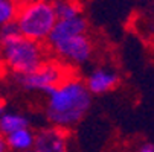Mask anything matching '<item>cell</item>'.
Here are the masks:
<instances>
[{
    "label": "cell",
    "mask_w": 154,
    "mask_h": 152,
    "mask_svg": "<svg viewBox=\"0 0 154 152\" xmlns=\"http://www.w3.org/2000/svg\"><path fill=\"white\" fill-rule=\"evenodd\" d=\"M70 76L61 61H45L41 66L29 73L17 75V82L28 91H41L48 94L57 84Z\"/></svg>",
    "instance_id": "4"
},
{
    "label": "cell",
    "mask_w": 154,
    "mask_h": 152,
    "mask_svg": "<svg viewBox=\"0 0 154 152\" xmlns=\"http://www.w3.org/2000/svg\"><path fill=\"white\" fill-rule=\"evenodd\" d=\"M20 3L17 0H0V26L15 20Z\"/></svg>",
    "instance_id": "12"
},
{
    "label": "cell",
    "mask_w": 154,
    "mask_h": 152,
    "mask_svg": "<svg viewBox=\"0 0 154 152\" xmlns=\"http://www.w3.org/2000/svg\"><path fill=\"white\" fill-rule=\"evenodd\" d=\"M8 149L11 151H31L34 148V137L35 134L29 129V126L17 129V131L5 136Z\"/></svg>",
    "instance_id": "9"
},
{
    "label": "cell",
    "mask_w": 154,
    "mask_h": 152,
    "mask_svg": "<svg viewBox=\"0 0 154 152\" xmlns=\"http://www.w3.org/2000/svg\"><path fill=\"white\" fill-rule=\"evenodd\" d=\"M69 134L67 129L51 126L40 129L34 137V151L37 152H64L67 151Z\"/></svg>",
    "instance_id": "6"
},
{
    "label": "cell",
    "mask_w": 154,
    "mask_h": 152,
    "mask_svg": "<svg viewBox=\"0 0 154 152\" xmlns=\"http://www.w3.org/2000/svg\"><path fill=\"white\" fill-rule=\"evenodd\" d=\"M57 20L51 0H28L20 5L15 23L23 37L45 43Z\"/></svg>",
    "instance_id": "3"
},
{
    "label": "cell",
    "mask_w": 154,
    "mask_h": 152,
    "mask_svg": "<svg viewBox=\"0 0 154 152\" xmlns=\"http://www.w3.org/2000/svg\"><path fill=\"white\" fill-rule=\"evenodd\" d=\"M0 58L11 72L15 75H25L48 61V50L41 41L18 34L0 41Z\"/></svg>",
    "instance_id": "2"
},
{
    "label": "cell",
    "mask_w": 154,
    "mask_h": 152,
    "mask_svg": "<svg viewBox=\"0 0 154 152\" xmlns=\"http://www.w3.org/2000/svg\"><path fill=\"white\" fill-rule=\"evenodd\" d=\"M85 32H87V21L82 15H76L70 18H58L55 21L51 34L46 38V43H48V46H51L60 40L69 38L78 34H85Z\"/></svg>",
    "instance_id": "7"
},
{
    "label": "cell",
    "mask_w": 154,
    "mask_h": 152,
    "mask_svg": "<svg viewBox=\"0 0 154 152\" xmlns=\"http://www.w3.org/2000/svg\"><path fill=\"white\" fill-rule=\"evenodd\" d=\"M140 152H154V145L152 143H143L140 148H139Z\"/></svg>",
    "instance_id": "14"
},
{
    "label": "cell",
    "mask_w": 154,
    "mask_h": 152,
    "mask_svg": "<svg viewBox=\"0 0 154 152\" xmlns=\"http://www.w3.org/2000/svg\"><path fill=\"white\" fill-rule=\"evenodd\" d=\"M49 49L61 62H66L69 66H82L89 62L93 55V43L85 32L60 40L51 44Z\"/></svg>",
    "instance_id": "5"
},
{
    "label": "cell",
    "mask_w": 154,
    "mask_h": 152,
    "mask_svg": "<svg viewBox=\"0 0 154 152\" xmlns=\"http://www.w3.org/2000/svg\"><path fill=\"white\" fill-rule=\"evenodd\" d=\"M18 34H20V31L17 28L15 20L9 21V23H5L3 26H0V41L6 40V38H11V37H15Z\"/></svg>",
    "instance_id": "13"
},
{
    "label": "cell",
    "mask_w": 154,
    "mask_h": 152,
    "mask_svg": "<svg viewBox=\"0 0 154 152\" xmlns=\"http://www.w3.org/2000/svg\"><path fill=\"white\" fill-rule=\"evenodd\" d=\"M52 5L57 18H70L81 15V3L78 0H54Z\"/></svg>",
    "instance_id": "11"
},
{
    "label": "cell",
    "mask_w": 154,
    "mask_h": 152,
    "mask_svg": "<svg viewBox=\"0 0 154 152\" xmlns=\"http://www.w3.org/2000/svg\"><path fill=\"white\" fill-rule=\"evenodd\" d=\"M118 84H119V75L108 67L95 69L85 81L87 90L92 94H104L113 90Z\"/></svg>",
    "instance_id": "8"
},
{
    "label": "cell",
    "mask_w": 154,
    "mask_h": 152,
    "mask_svg": "<svg viewBox=\"0 0 154 152\" xmlns=\"http://www.w3.org/2000/svg\"><path fill=\"white\" fill-rule=\"evenodd\" d=\"M46 96V117L51 125L63 129L78 125L92 105V93L85 82L73 76L63 79Z\"/></svg>",
    "instance_id": "1"
},
{
    "label": "cell",
    "mask_w": 154,
    "mask_h": 152,
    "mask_svg": "<svg viewBox=\"0 0 154 152\" xmlns=\"http://www.w3.org/2000/svg\"><path fill=\"white\" fill-rule=\"evenodd\" d=\"M29 126V120L28 117L21 116V114H17V113H5L0 116V134L3 136H8L17 129H21V128H26Z\"/></svg>",
    "instance_id": "10"
},
{
    "label": "cell",
    "mask_w": 154,
    "mask_h": 152,
    "mask_svg": "<svg viewBox=\"0 0 154 152\" xmlns=\"http://www.w3.org/2000/svg\"><path fill=\"white\" fill-rule=\"evenodd\" d=\"M8 145H6V137L3 134H0V152H6Z\"/></svg>",
    "instance_id": "15"
}]
</instances>
